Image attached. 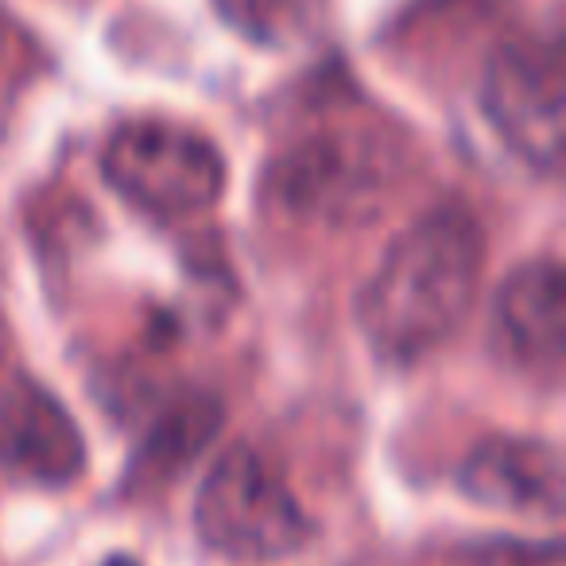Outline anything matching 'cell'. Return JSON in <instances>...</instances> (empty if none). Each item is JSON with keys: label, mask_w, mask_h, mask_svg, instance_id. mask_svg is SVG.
<instances>
[{"label": "cell", "mask_w": 566, "mask_h": 566, "mask_svg": "<svg viewBox=\"0 0 566 566\" xmlns=\"http://www.w3.org/2000/svg\"><path fill=\"white\" fill-rule=\"evenodd\" d=\"M485 237L465 210H434L388 244L357 300L369 346L408 365L458 334L478 295Z\"/></svg>", "instance_id": "cell-1"}, {"label": "cell", "mask_w": 566, "mask_h": 566, "mask_svg": "<svg viewBox=\"0 0 566 566\" xmlns=\"http://www.w3.org/2000/svg\"><path fill=\"white\" fill-rule=\"evenodd\" d=\"M198 535L237 563L287 558L311 539V520L287 481L252 447H233L210 465L195 504Z\"/></svg>", "instance_id": "cell-2"}, {"label": "cell", "mask_w": 566, "mask_h": 566, "mask_svg": "<svg viewBox=\"0 0 566 566\" xmlns=\"http://www.w3.org/2000/svg\"><path fill=\"white\" fill-rule=\"evenodd\" d=\"M109 187L151 218H190L210 210L226 190L218 144L171 120H133L102 151Z\"/></svg>", "instance_id": "cell-3"}, {"label": "cell", "mask_w": 566, "mask_h": 566, "mask_svg": "<svg viewBox=\"0 0 566 566\" xmlns=\"http://www.w3.org/2000/svg\"><path fill=\"white\" fill-rule=\"evenodd\" d=\"M380 151L365 133H311L275 159L268 190L295 218L349 226L369 218L388 190Z\"/></svg>", "instance_id": "cell-4"}, {"label": "cell", "mask_w": 566, "mask_h": 566, "mask_svg": "<svg viewBox=\"0 0 566 566\" xmlns=\"http://www.w3.org/2000/svg\"><path fill=\"white\" fill-rule=\"evenodd\" d=\"M563 51L558 43L520 40L485 66L481 109L493 133L535 171H558L563 159Z\"/></svg>", "instance_id": "cell-5"}, {"label": "cell", "mask_w": 566, "mask_h": 566, "mask_svg": "<svg viewBox=\"0 0 566 566\" xmlns=\"http://www.w3.org/2000/svg\"><path fill=\"white\" fill-rule=\"evenodd\" d=\"M82 470L86 442L71 411L24 373L0 380V473L59 489Z\"/></svg>", "instance_id": "cell-6"}, {"label": "cell", "mask_w": 566, "mask_h": 566, "mask_svg": "<svg viewBox=\"0 0 566 566\" xmlns=\"http://www.w3.org/2000/svg\"><path fill=\"white\" fill-rule=\"evenodd\" d=\"M563 268L532 260L509 275L493 307V349L509 369L555 385L563 373Z\"/></svg>", "instance_id": "cell-7"}, {"label": "cell", "mask_w": 566, "mask_h": 566, "mask_svg": "<svg viewBox=\"0 0 566 566\" xmlns=\"http://www.w3.org/2000/svg\"><path fill=\"white\" fill-rule=\"evenodd\" d=\"M458 485L485 509L547 516L563 509V462L539 439H485L465 454Z\"/></svg>", "instance_id": "cell-8"}, {"label": "cell", "mask_w": 566, "mask_h": 566, "mask_svg": "<svg viewBox=\"0 0 566 566\" xmlns=\"http://www.w3.org/2000/svg\"><path fill=\"white\" fill-rule=\"evenodd\" d=\"M221 427V403L213 396H182L144 434L136 462L128 470V481L136 489L164 485L175 481L206 447L213 442Z\"/></svg>", "instance_id": "cell-9"}, {"label": "cell", "mask_w": 566, "mask_h": 566, "mask_svg": "<svg viewBox=\"0 0 566 566\" xmlns=\"http://www.w3.org/2000/svg\"><path fill=\"white\" fill-rule=\"evenodd\" d=\"M233 32L260 48H295L323 32L326 0H213Z\"/></svg>", "instance_id": "cell-10"}, {"label": "cell", "mask_w": 566, "mask_h": 566, "mask_svg": "<svg viewBox=\"0 0 566 566\" xmlns=\"http://www.w3.org/2000/svg\"><path fill=\"white\" fill-rule=\"evenodd\" d=\"M12 331H9V323H4V315H0V380L4 377H12Z\"/></svg>", "instance_id": "cell-11"}, {"label": "cell", "mask_w": 566, "mask_h": 566, "mask_svg": "<svg viewBox=\"0 0 566 566\" xmlns=\"http://www.w3.org/2000/svg\"><path fill=\"white\" fill-rule=\"evenodd\" d=\"M105 566H136V563H133V558H109Z\"/></svg>", "instance_id": "cell-12"}]
</instances>
